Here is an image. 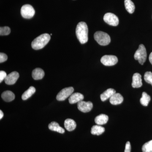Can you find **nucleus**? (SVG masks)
<instances>
[{"label": "nucleus", "mask_w": 152, "mask_h": 152, "mask_svg": "<svg viewBox=\"0 0 152 152\" xmlns=\"http://www.w3.org/2000/svg\"><path fill=\"white\" fill-rule=\"evenodd\" d=\"M88 26L85 22H80L77 25L76 28V36L81 44H85L88 42Z\"/></svg>", "instance_id": "f257e3e1"}, {"label": "nucleus", "mask_w": 152, "mask_h": 152, "mask_svg": "<svg viewBox=\"0 0 152 152\" xmlns=\"http://www.w3.org/2000/svg\"><path fill=\"white\" fill-rule=\"evenodd\" d=\"M50 39V36L49 34H44L36 38L32 42L31 46L34 50H40L44 48Z\"/></svg>", "instance_id": "f03ea898"}, {"label": "nucleus", "mask_w": 152, "mask_h": 152, "mask_svg": "<svg viewBox=\"0 0 152 152\" xmlns=\"http://www.w3.org/2000/svg\"><path fill=\"white\" fill-rule=\"evenodd\" d=\"M94 38L98 43L102 46L107 45L111 42L110 36L107 33L101 31L96 32Z\"/></svg>", "instance_id": "7ed1b4c3"}, {"label": "nucleus", "mask_w": 152, "mask_h": 152, "mask_svg": "<svg viewBox=\"0 0 152 152\" xmlns=\"http://www.w3.org/2000/svg\"><path fill=\"white\" fill-rule=\"evenodd\" d=\"M147 51L145 46L141 44L139 46V48L135 53L134 58L135 59L137 60L140 64L143 65L147 59Z\"/></svg>", "instance_id": "20e7f679"}, {"label": "nucleus", "mask_w": 152, "mask_h": 152, "mask_svg": "<svg viewBox=\"0 0 152 152\" xmlns=\"http://www.w3.org/2000/svg\"><path fill=\"white\" fill-rule=\"evenodd\" d=\"M35 11L32 6L29 4L24 5L21 9V14L23 18L26 19H31L34 15Z\"/></svg>", "instance_id": "39448f33"}, {"label": "nucleus", "mask_w": 152, "mask_h": 152, "mask_svg": "<svg viewBox=\"0 0 152 152\" xmlns=\"http://www.w3.org/2000/svg\"><path fill=\"white\" fill-rule=\"evenodd\" d=\"M74 91V88L72 87L63 89L56 96L57 100L64 101L67 98L70 96L73 93Z\"/></svg>", "instance_id": "423d86ee"}, {"label": "nucleus", "mask_w": 152, "mask_h": 152, "mask_svg": "<svg viewBox=\"0 0 152 152\" xmlns=\"http://www.w3.org/2000/svg\"><path fill=\"white\" fill-rule=\"evenodd\" d=\"M104 20L110 26H117L119 24V19L115 14L107 13L104 15Z\"/></svg>", "instance_id": "0eeeda50"}, {"label": "nucleus", "mask_w": 152, "mask_h": 152, "mask_svg": "<svg viewBox=\"0 0 152 152\" xmlns=\"http://www.w3.org/2000/svg\"><path fill=\"white\" fill-rule=\"evenodd\" d=\"M101 62L104 65L113 66L115 65L118 62L116 56L112 55H105L102 57Z\"/></svg>", "instance_id": "6e6552de"}, {"label": "nucleus", "mask_w": 152, "mask_h": 152, "mask_svg": "<svg viewBox=\"0 0 152 152\" xmlns=\"http://www.w3.org/2000/svg\"><path fill=\"white\" fill-rule=\"evenodd\" d=\"M93 104L91 102L82 101L77 103V107L79 110L86 113L91 111L93 108Z\"/></svg>", "instance_id": "1a4fd4ad"}, {"label": "nucleus", "mask_w": 152, "mask_h": 152, "mask_svg": "<svg viewBox=\"0 0 152 152\" xmlns=\"http://www.w3.org/2000/svg\"><path fill=\"white\" fill-rule=\"evenodd\" d=\"M19 77L18 73L17 72H13L7 75L5 79V82L7 85H14L15 83Z\"/></svg>", "instance_id": "9d476101"}, {"label": "nucleus", "mask_w": 152, "mask_h": 152, "mask_svg": "<svg viewBox=\"0 0 152 152\" xmlns=\"http://www.w3.org/2000/svg\"><path fill=\"white\" fill-rule=\"evenodd\" d=\"M141 75L138 73L134 74L132 77V86L134 88H139L142 86Z\"/></svg>", "instance_id": "9b49d317"}, {"label": "nucleus", "mask_w": 152, "mask_h": 152, "mask_svg": "<svg viewBox=\"0 0 152 152\" xmlns=\"http://www.w3.org/2000/svg\"><path fill=\"white\" fill-rule=\"evenodd\" d=\"M83 95L80 93H74L72 94L69 98V102L71 104H74L83 101Z\"/></svg>", "instance_id": "f8f14e48"}, {"label": "nucleus", "mask_w": 152, "mask_h": 152, "mask_svg": "<svg viewBox=\"0 0 152 152\" xmlns=\"http://www.w3.org/2000/svg\"><path fill=\"white\" fill-rule=\"evenodd\" d=\"M124 98L121 94L119 93H115L110 99V102L112 104H120L123 102Z\"/></svg>", "instance_id": "ddd939ff"}, {"label": "nucleus", "mask_w": 152, "mask_h": 152, "mask_svg": "<svg viewBox=\"0 0 152 152\" xmlns=\"http://www.w3.org/2000/svg\"><path fill=\"white\" fill-rule=\"evenodd\" d=\"M108 120V116L107 115L105 114H101L96 117L95 122L97 125H102L107 124Z\"/></svg>", "instance_id": "4468645a"}, {"label": "nucleus", "mask_w": 152, "mask_h": 152, "mask_svg": "<svg viewBox=\"0 0 152 152\" xmlns=\"http://www.w3.org/2000/svg\"><path fill=\"white\" fill-rule=\"evenodd\" d=\"M64 126L66 129L69 132H72L75 129L77 124L74 120L67 119L64 122Z\"/></svg>", "instance_id": "2eb2a0df"}, {"label": "nucleus", "mask_w": 152, "mask_h": 152, "mask_svg": "<svg viewBox=\"0 0 152 152\" xmlns=\"http://www.w3.org/2000/svg\"><path fill=\"white\" fill-rule=\"evenodd\" d=\"M115 93L116 91L114 89L109 88L106 90L101 95V100L102 102H104L108 99H110Z\"/></svg>", "instance_id": "dca6fc26"}, {"label": "nucleus", "mask_w": 152, "mask_h": 152, "mask_svg": "<svg viewBox=\"0 0 152 152\" xmlns=\"http://www.w3.org/2000/svg\"><path fill=\"white\" fill-rule=\"evenodd\" d=\"M32 76L35 80L42 79L45 76V72L40 68H36L33 71Z\"/></svg>", "instance_id": "f3484780"}, {"label": "nucleus", "mask_w": 152, "mask_h": 152, "mask_svg": "<svg viewBox=\"0 0 152 152\" xmlns=\"http://www.w3.org/2000/svg\"><path fill=\"white\" fill-rule=\"evenodd\" d=\"M49 129L54 131L61 134H64L65 132V130L63 128L61 127L59 124L56 122H52L48 125Z\"/></svg>", "instance_id": "a211bd4d"}, {"label": "nucleus", "mask_w": 152, "mask_h": 152, "mask_svg": "<svg viewBox=\"0 0 152 152\" xmlns=\"http://www.w3.org/2000/svg\"><path fill=\"white\" fill-rule=\"evenodd\" d=\"M1 97L5 102H10L15 99V95L11 91H7L2 94Z\"/></svg>", "instance_id": "6ab92c4d"}, {"label": "nucleus", "mask_w": 152, "mask_h": 152, "mask_svg": "<svg viewBox=\"0 0 152 152\" xmlns=\"http://www.w3.org/2000/svg\"><path fill=\"white\" fill-rule=\"evenodd\" d=\"M104 128L100 125H95L93 126L91 130V133L93 135H100L104 132Z\"/></svg>", "instance_id": "aec40b11"}, {"label": "nucleus", "mask_w": 152, "mask_h": 152, "mask_svg": "<svg viewBox=\"0 0 152 152\" xmlns=\"http://www.w3.org/2000/svg\"><path fill=\"white\" fill-rule=\"evenodd\" d=\"M36 92L35 88L34 87L31 86L29 88L27 91H26L23 94L22 96V99L23 100L28 99V98L31 97Z\"/></svg>", "instance_id": "412c9836"}, {"label": "nucleus", "mask_w": 152, "mask_h": 152, "mask_svg": "<svg viewBox=\"0 0 152 152\" xmlns=\"http://www.w3.org/2000/svg\"><path fill=\"white\" fill-rule=\"evenodd\" d=\"M124 4L126 10L130 14H132L135 10V6L131 0H125Z\"/></svg>", "instance_id": "4be33fe9"}, {"label": "nucleus", "mask_w": 152, "mask_h": 152, "mask_svg": "<svg viewBox=\"0 0 152 152\" xmlns=\"http://www.w3.org/2000/svg\"><path fill=\"white\" fill-rule=\"evenodd\" d=\"M151 99V98L149 95H148L146 93L144 92L142 94V96L140 100V102L143 106L146 107L148 105Z\"/></svg>", "instance_id": "5701e85b"}, {"label": "nucleus", "mask_w": 152, "mask_h": 152, "mask_svg": "<svg viewBox=\"0 0 152 152\" xmlns=\"http://www.w3.org/2000/svg\"><path fill=\"white\" fill-rule=\"evenodd\" d=\"M142 151L143 152H152V140L144 144Z\"/></svg>", "instance_id": "b1692460"}, {"label": "nucleus", "mask_w": 152, "mask_h": 152, "mask_svg": "<svg viewBox=\"0 0 152 152\" xmlns=\"http://www.w3.org/2000/svg\"><path fill=\"white\" fill-rule=\"evenodd\" d=\"M11 32L10 28L7 26H5L0 28V35L1 36H6L10 34Z\"/></svg>", "instance_id": "393cba45"}, {"label": "nucleus", "mask_w": 152, "mask_h": 152, "mask_svg": "<svg viewBox=\"0 0 152 152\" xmlns=\"http://www.w3.org/2000/svg\"><path fill=\"white\" fill-rule=\"evenodd\" d=\"M144 79L148 83L152 86V73L151 72H147L144 75Z\"/></svg>", "instance_id": "a878e982"}, {"label": "nucleus", "mask_w": 152, "mask_h": 152, "mask_svg": "<svg viewBox=\"0 0 152 152\" xmlns=\"http://www.w3.org/2000/svg\"><path fill=\"white\" fill-rule=\"evenodd\" d=\"M7 59L8 56L5 54L2 53H0V63H2L6 61Z\"/></svg>", "instance_id": "bb28decb"}, {"label": "nucleus", "mask_w": 152, "mask_h": 152, "mask_svg": "<svg viewBox=\"0 0 152 152\" xmlns=\"http://www.w3.org/2000/svg\"><path fill=\"white\" fill-rule=\"evenodd\" d=\"M7 75L4 71H0V83H1L4 80L6 79Z\"/></svg>", "instance_id": "cd10ccee"}, {"label": "nucleus", "mask_w": 152, "mask_h": 152, "mask_svg": "<svg viewBox=\"0 0 152 152\" xmlns=\"http://www.w3.org/2000/svg\"><path fill=\"white\" fill-rule=\"evenodd\" d=\"M131 145L129 142H127L126 144L124 152H131Z\"/></svg>", "instance_id": "c85d7f7f"}, {"label": "nucleus", "mask_w": 152, "mask_h": 152, "mask_svg": "<svg viewBox=\"0 0 152 152\" xmlns=\"http://www.w3.org/2000/svg\"><path fill=\"white\" fill-rule=\"evenodd\" d=\"M149 61L150 63H151V64L152 65V52L151 53V54H150L149 58Z\"/></svg>", "instance_id": "c756f323"}, {"label": "nucleus", "mask_w": 152, "mask_h": 152, "mask_svg": "<svg viewBox=\"0 0 152 152\" xmlns=\"http://www.w3.org/2000/svg\"><path fill=\"white\" fill-rule=\"evenodd\" d=\"M3 116H4V113L1 110H0V119H1Z\"/></svg>", "instance_id": "7c9ffc66"}]
</instances>
